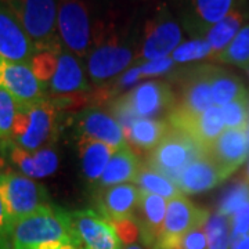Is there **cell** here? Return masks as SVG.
<instances>
[{"instance_id": "cell-1", "label": "cell", "mask_w": 249, "mask_h": 249, "mask_svg": "<svg viewBox=\"0 0 249 249\" xmlns=\"http://www.w3.org/2000/svg\"><path fill=\"white\" fill-rule=\"evenodd\" d=\"M13 249H82L71 213L45 205L13 229Z\"/></svg>"}, {"instance_id": "cell-2", "label": "cell", "mask_w": 249, "mask_h": 249, "mask_svg": "<svg viewBox=\"0 0 249 249\" xmlns=\"http://www.w3.org/2000/svg\"><path fill=\"white\" fill-rule=\"evenodd\" d=\"M17 17L37 52L62 50L57 32L58 0H0Z\"/></svg>"}, {"instance_id": "cell-3", "label": "cell", "mask_w": 249, "mask_h": 249, "mask_svg": "<svg viewBox=\"0 0 249 249\" xmlns=\"http://www.w3.org/2000/svg\"><path fill=\"white\" fill-rule=\"evenodd\" d=\"M55 112L57 107L46 97L31 104H19L10 139L27 151H37L53 137Z\"/></svg>"}, {"instance_id": "cell-4", "label": "cell", "mask_w": 249, "mask_h": 249, "mask_svg": "<svg viewBox=\"0 0 249 249\" xmlns=\"http://www.w3.org/2000/svg\"><path fill=\"white\" fill-rule=\"evenodd\" d=\"M136 58V45L116 34L98 28L90 50L88 71L96 83L111 79L127 68Z\"/></svg>"}, {"instance_id": "cell-5", "label": "cell", "mask_w": 249, "mask_h": 249, "mask_svg": "<svg viewBox=\"0 0 249 249\" xmlns=\"http://www.w3.org/2000/svg\"><path fill=\"white\" fill-rule=\"evenodd\" d=\"M204 152V147L193 137L170 127L166 136L152 150L148 166L178 186V180L184 168Z\"/></svg>"}, {"instance_id": "cell-6", "label": "cell", "mask_w": 249, "mask_h": 249, "mask_svg": "<svg viewBox=\"0 0 249 249\" xmlns=\"http://www.w3.org/2000/svg\"><path fill=\"white\" fill-rule=\"evenodd\" d=\"M57 32L62 46L83 58L93 43L89 9L85 0H58Z\"/></svg>"}, {"instance_id": "cell-7", "label": "cell", "mask_w": 249, "mask_h": 249, "mask_svg": "<svg viewBox=\"0 0 249 249\" xmlns=\"http://www.w3.org/2000/svg\"><path fill=\"white\" fill-rule=\"evenodd\" d=\"M208 219V211L198 208L183 196L170 199L155 249H178L190 232L205 227Z\"/></svg>"}, {"instance_id": "cell-8", "label": "cell", "mask_w": 249, "mask_h": 249, "mask_svg": "<svg viewBox=\"0 0 249 249\" xmlns=\"http://www.w3.org/2000/svg\"><path fill=\"white\" fill-rule=\"evenodd\" d=\"M0 196L14 224L47 205L45 188L17 173L0 175Z\"/></svg>"}, {"instance_id": "cell-9", "label": "cell", "mask_w": 249, "mask_h": 249, "mask_svg": "<svg viewBox=\"0 0 249 249\" xmlns=\"http://www.w3.org/2000/svg\"><path fill=\"white\" fill-rule=\"evenodd\" d=\"M168 124L172 129L193 137L204 148L216 140L226 127L222 107L219 106H212L198 115H190L175 107L168 115Z\"/></svg>"}, {"instance_id": "cell-10", "label": "cell", "mask_w": 249, "mask_h": 249, "mask_svg": "<svg viewBox=\"0 0 249 249\" xmlns=\"http://www.w3.org/2000/svg\"><path fill=\"white\" fill-rule=\"evenodd\" d=\"M71 220L82 249H121L122 241L104 216L86 209L71 212Z\"/></svg>"}, {"instance_id": "cell-11", "label": "cell", "mask_w": 249, "mask_h": 249, "mask_svg": "<svg viewBox=\"0 0 249 249\" xmlns=\"http://www.w3.org/2000/svg\"><path fill=\"white\" fill-rule=\"evenodd\" d=\"M213 65H196L181 78V103L176 108L190 115H198L214 106L212 96Z\"/></svg>"}, {"instance_id": "cell-12", "label": "cell", "mask_w": 249, "mask_h": 249, "mask_svg": "<svg viewBox=\"0 0 249 249\" xmlns=\"http://www.w3.org/2000/svg\"><path fill=\"white\" fill-rule=\"evenodd\" d=\"M181 42V29L169 14L160 13L145 27L140 57L152 61L169 57Z\"/></svg>"}, {"instance_id": "cell-13", "label": "cell", "mask_w": 249, "mask_h": 249, "mask_svg": "<svg viewBox=\"0 0 249 249\" xmlns=\"http://www.w3.org/2000/svg\"><path fill=\"white\" fill-rule=\"evenodd\" d=\"M36 52L35 45L17 17L0 1V58L29 64Z\"/></svg>"}, {"instance_id": "cell-14", "label": "cell", "mask_w": 249, "mask_h": 249, "mask_svg": "<svg viewBox=\"0 0 249 249\" xmlns=\"http://www.w3.org/2000/svg\"><path fill=\"white\" fill-rule=\"evenodd\" d=\"M0 88L11 93L19 104H31L45 98V85L35 76L29 64L0 58Z\"/></svg>"}, {"instance_id": "cell-15", "label": "cell", "mask_w": 249, "mask_h": 249, "mask_svg": "<svg viewBox=\"0 0 249 249\" xmlns=\"http://www.w3.org/2000/svg\"><path fill=\"white\" fill-rule=\"evenodd\" d=\"M205 152L229 178L245 162L249 152L248 130L226 129L216 140L205 147Z\"/></svg>"}, {"instance_id": "cell-16", "label": "cell", "mask_w": 249, "mask_h": 249, "mask_svg": "<svg viewBox=\"0 0 249 249\" xmlns=\"http://www.w3.org/2000/svg\"><path fill=\"white\" fill-rule=\"evenodd\" d=\"M137 118L152 119L163 112H172L178 106L172 88L162 80H150L126 94Z\"/></svg>"}, {"instance_id": "cell-17", "label": "cell", "mask_w": 249, "mask_h": 249, "mask_svg": "<svg viewBox=\"0 0 249 249\" xmlns=\"http://www.w3.org/2000/svg\"><path fill=\"white\" fill-rule=\"evenodd\" d=\"M166 198L144 190L140 191V199L134 211L133 219L139 226L142 244L150 249H155L158 245L166 216Z\"/></svg>"}, {"instance_id": "cell-18", "label": "cell", "mask_w": 249, "mask_h": 249, "mask_svg": "<svg viewBox=\"0 0 249 249\" xmlns=\"http://www.w3.org/2000/svg\"><path fill=\"white\" fill-rule=\"evenodd\" d=\"M142 188L136 184H118L103 190L97 196V206L101 216L108 222L133 219L139 205Z\"/></svg>"}, {"instance_id": "cell-19", "label": "cell", "mask_w": 249, "mask_h": 249, "mask_svg": "<svg viewBox=\"0 0 249 249\" xmlns=\"http://www.w3.org/2000/svg\"><path fill=\"white\" fill-rule=\"evenodd\" d=\"M80 136L108 144L119 150L127 145L124 129L114 116L101 111H85L78 119Z\"/></svg>"}, {"instance_id": "cell-20", "label": "cell", "mask_w": 249, "mask_h": 249, "mask_svg": "<svg viewBox=\"0 0 249 249\" xmlns=\"http://www.w3.org/2000/svg\"><path fill=\"white\" fill-rule=\"evenodd\" d=\"M224 178H227V176L214 163V160L204 152L184 168L178 180V187L181 193L196 194L212 190Z\"/></svg>"}, {"instance_id": "cell-21", "label": "cell", "mask_w": 249, "mask_h": 249, "mask_svg": "<svg viewBox=\"0 0 249 249\" xmlns=\"http://www.w3.org/2000/svg\"><path fill=\"white\" fill-rule=\"evenodd\" d=\"M49 88L54 97L79 94L89 90L82 65L71 52L62 49L58 53V64Z\"/></svg>"}, {"instance_id": "cell-22", "label": "cell", "mask_w": 249, "mask_h": 249, "mask_svg": "<svg viewBox=\"0 0 249 249\" xmlns=\"http://www.w3.org/2000/svg\"><path fill=\"white\" fill-rule=\"evenodd\" d=\"M240 0H191V14L187 27L194 35L204 36L214 24L237 10Z\"/></svg>"}, {"instance_id": "cell-23", "label": "cell", "mask_w": 249, "mask_h": 249, "mask_svg": "<svg viewBox=\"0 0 249 249\" xmlns=\"http://www.w3.org/2000/svg\"><path fill=\"white\" fill-rule=\"evenodd\" d=\"M10 158L25 176L32 178L50 176L58 168V157L50 148L27 151L13 144L10 150Z\"/></svg>"}, {"instance_id": "cell-24", "label": "cell", "mask_w": 249, "mask_h": 249, "mask_svg": "<svg viewBox=\"0 0 249 249\" xmlns=\"http://www.w3.org/2000/svg\"><path fill=\"white\" fill-rule=\"evenodd\" d=\"M142 163L134 155L129 145L119 148L112 155L100 178V186L112 187L118 184H124L126 181H134L139 172L142 169Z\"/></svg>"}, {"instance_id": "cell-25", "label": "cell", "mask_w": 249, "mask_h": 249, "mask_svg": "<svg viewBox=\"0 0 249 249\" xmlns=\"http://www.w3.org/2000/svg\"><path fill=\"white\" fill-rule=\"evenodd\" d=\"M78 148H79L83 173L91 183L100 180L109 160L118 151L106 142L86 139V137H80Z\"/></svg>"}, {"instance_id": "cell-26", "label": "cell", "mask_w": 249, "mask_h": 249, "mask_svg": "<svg viewBox=\"0 0 249 249\" xmlns=\"http://www.w3.org/2000/svg\"><path fill=\"white\" fill-rule=\"evenodd\" d=\"M168 121L139 118L134 121L132 127L124 133L126 140L134 147L142 150H154L160 142L169 132Z\"/></svg>"}, {"instance_id": "cell-27", "label": "cell", "mask_w": 249, "mask_h": 249, "mask_svg": "<svg viewBox=\"0 0 249 249\" xmlns=\"http://www.w3.org/2000/svg\"><path fill=\"white\" fill-rule=\"evenodd\" d=\"M245 21V16L240 10H234L226 18H223L220 22L211 27L202 39H205L213 50L214 55L224 50L230 45L232 39L242 29V24Z\"/></svg>"}, {"instance_id": "cell-28", "label": "cell", "mask_w": 249, "mask_h": 249, "mask_svg": "<svg viewBox=\"0 0 249 249\" xmlns=\"http://www.w3.org/2000/svg\"><path fill=\"white\" fill-rule=\"evenodd\" d=\"M248 94L242 80L230 71L213 67L212 71V96L214 106L223 107L237 98Z\"/></svg>"}, {"instance_id": "cell-29", "label": "cell", "mask_w": 249, "mask_h": 249, "mask_svg": "<svg viewBox=\"0 0 249 249\" xmlns=\"http://www.w3.org/2000/svg\"><path fill=\"white\" fill-rule=\"evenodd\" d=\"M134 183H137L139 187L144 191H148V193L157 194L163 198L173 199V198L183 194L181 190L172 180L162 176L160 173L151 169L150 166H142Z\"/></svg>"}, {"instance_id": "cell-30", "label": "cell", "mask_w": 249, "mask_h": 249, "mask_svg": "<svg viewBox=\"0 0 249 249\" xmlns=\"http://www.w3.org/2000/svg\"><path fill=\"white\" fill-rule=\"evenodd\" d=\"M216 61L247 68L249 65V27H244L224 50L213 57Z\"/></svg>"}, {"instance_id": "cell-31", "label": "cell", "mask_w": 249, "mask_h": 249, "mask_svg": "<svg viewBox=\"0 0 249 249\" xmlns=\"http://www.w3.org/2000/svg\"><path fill=\"white\" fill-rule=\"evenodd\" d=\"M230 217L222 213L209 216L204 230L208 238V249H229L231 244Z\"/></svg>"}, {"instance_id": "cell-32", "label": "cell", "mask_w": 249, "mask_h": 249, "mask_svg": "<svg viewBox=\"0 0 249 249\" xmlns=\"http://www.w3.org/2000/svg\"><path fill=\"white\" fill-rule=\"evenodd\" d=\"M226 129H249V97L248 94L234 100L222 107Z\"/></svg>"}, {"instance_id": "cell-33", "label": "cell", "mask_w": 249, "mask_h": 249, "mask_svg": "<svg viewBox=\"0 0 249 249\" xmlns=\"http://www.w3.org/2000/svg\"><path fill=\"white\" fill-rule=\"evenodd\" d=\"M208 57H214L213 50L211 45L201 37L178 45L176 50L172 53V60L175 62L196 61Z\"/></svg>"}, {"instance_id": "cell-34", "label": "cell", "mask_w": 249, "mask_h": 249, "mask_svg": "<svg viewBox=\"0 0 249 249\" xmlns=\"http://www.w3.org/2000/svg\"><path fill=\"white\" fill-rule=\"evenodd\" d=\"M249 204V183L242 180L238 181L224 194L222 202L219 205V213L232 216L241 206Z\"/></svg>"}, {"instance_id": "cell-35", "label": "cell", "mask_w": 249, "mask_h": 249, "mask_svg": "<svg viewBox=\"0 0 249 249\" xmlns=\"http://www.w3.org/2000/svg\"><path fill=\"white\" fill-rule=\"evenodd\" d=\"M58 53H55V52H36L35 55L31 58L29 67L32 68L35 76L42 85L49 83L53 78L54 72L57 70V64H58Z\"/></svg>"}, {"instance_id": "cell-36", "label": "cell", "mask_w": 249, "mask_h": 249, "mask_svg": "<svg viewBox=\"0 0 249 249\" xmlns=\"http://www.w3.org/2000/svg\"><path fill=\"white\" fill-rule=\"evenodd\" d=\"M19 103L6 89L0 88V139L11 137V129Z\"/></svg>"}, {"instance_id": "cell-37", "label": "cell", "mask_w": 249, "mask_h": 249, "mask_svg": "<svg viewBox=\"0 0 249 249\" xmlns=\"http://www.w3.org/2000/svg\"><path fill=\"white\" fill-rule=\"evenodd\" d=\"M111 223L115 227L118 237L127 245H132L140 234L139 226L134 222V219H121V220H115Z\"/></svg>"}, {"instance_id": "cell-38", "label": "cell", "mask_w": 249, "mask_h": 249, "mask_svg": "<svg viewBox=\"0 0 249 249\" xmlns=\"http://www.w3.org/2000/svg\"><path fill=\"white\" fill-rule=\"evenodd\" d=\"M173 62L175 61L170 57L144 62L142 65H140L142 76H157L163 72H168L173 67Z\"/></svg>"}, {"instance_id": "cell-39", "label": "cell", "mask_w": 249, "mask_h": 249, "mask_svg": "<svg viewBox=\"0 0 249 249\" xmlns=\"http://www.w3.org/2000/svg\"><path fill=\"white\" fill-rule=\"evenodd\" d=\"M232 249H249V232L247 235H244L242 238L231 244Z\"/></svg>"}, {"instance_id": "cell-40", "label": "cell", "mask_w": 249, "mask_h": 249, "mask_svg": "<svg viewBox=\"0 0 249 249\" xmlns=\"http://www.w3.org/2000/svg\"><path fill=\"white\" fill-rule=\"evenodd\" d=\"M3 169H4V160L0 157V175H3Z\"/></svg>"}, {"instance_id": "cell-41", "label": "cell", "mask_w": 249, "mask_h": 249, "mask_svg": "<svg viewBox=\"0 0 249 249\" xmlns=\"http://www.w3.org/2000/svg\"><path fill=\"white\" fill-rule=\"evenodd\" d=\"M124 249H142V247H139V245H133V244H132V245H127Z\"/></svg>"}, {"instance_id": "cell-42", "label": "cell", "mask_w": 249, "mask_h": 249, "mask_svg": "<svg viewBox=\"0 0 249 249\" xmlns=\"http://www.w3.org/2000/svg\"><path fill=\"white\" fill-rule=\"evenodd\" d=\"M245 181L249 183V162H248V168H247V172H245Z\"/></svg>"}, {"instance_id": "cell-43", "label": "cell", "mask_w": 249, "mask_h": 249, "mask_svg": "<svg viewBox=\"0 0 249 249\" xmlns=\"http://www.w3.org/2000/svg\"><path fill=\"white\" fill-rule=\"evenodd\" d=\"M245 70H247V72H248V76H249V65L247 67V68H245Z\"/></svg>"}]
</instances>
